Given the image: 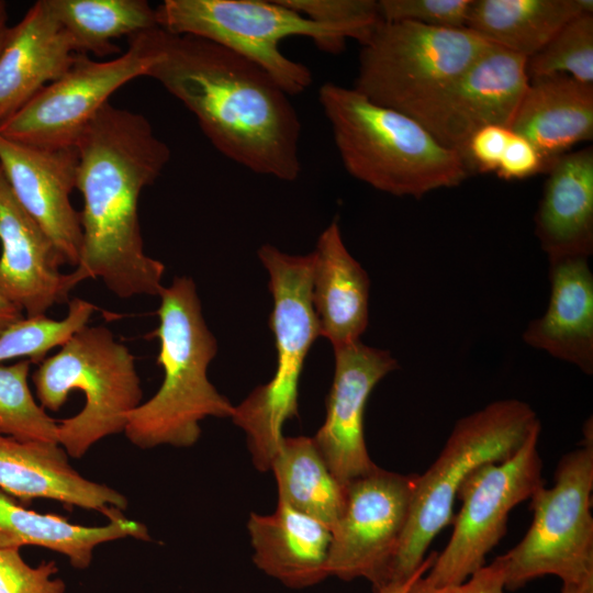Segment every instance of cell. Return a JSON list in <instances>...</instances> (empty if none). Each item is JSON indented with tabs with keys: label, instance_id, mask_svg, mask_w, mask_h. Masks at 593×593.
<instances>
[{
	"label": "cell",
	"instance_id": "cell-10",
	"mask_svg": "<svg viewBox=\"0 0 593 593\" xmlns=\"http://www.w3.org/2000/svg\"><path fill=\"white\" fill-rule=\"evenodd\" d=\"M582 446L564 454L551 488L540 486L529 499L533 522L522 540L499 556L505 590L516 591L544 575L562 583L593 579V430L583 428Z\"/></svg>",
	"mask_w": 593,
	"mask_h": 593
},
{
	"label": "cell",
	"instance_id": "cell-12",
	"mask_svg": "<svg viewBox=\"0 0 593 593\" xmlns=\"http://www.w3.org/2000/svg\"><path fill=\"white\" fill-rule=\"evenodd\" d=\"M158 31L155 27L128 37L127 51L109 60L77 54L71 67L32 98L0 134L36 147L76 146L109 98L130 80L147 75L158 56Z\"/></svg>",
	"mask_w": 593,
	"mask_h": 593
},
{
	"label": "cell",
	"instance_id": "cell-1",
	"mask_svg": "<svg viewBox=\"0 0 593 593\" xmlns=\"http://www.w3.org/2000/svg\"><path fill=\"white\" fill-rule=\"evenodd\" d=\"M76 147V189L83 205L75 272L81 281L101 279L122 299L159 296L165 266L144 251L138 200L168 164L169 147L145 116L110 102L93 116Z\"/></svg>",
	"mask_w": 593,
	"mask_h": 593
},
{
	"label": "cell",
	"instance_id": "cell-4",
	"mask_svg": "<svg viewBox=\"0 0 593 593\" xmlns=\"http://www.w3.org/2000/svg\"><path fill=\"white\" fill-rule=\"evenodd\" d=\"M318 100L344 167L370 187L419 199L467 179L461 155L413 118L334 82L321 86Z\"/></svg>",
	"mask_w": 593,
	"mask_h": 593
},
{
	"label": "cell",
	"instance_id": "cell-36",
	"mask_svg": "<svg viewBox=\"0 0 593 593\" xmlns=\"http://www.w3.org/2000/svg\"><path fill=\"white\" fill-rule=\"evenodd\" d=\"M424 575L417 577L405 593H505L504 569L499 557L459 584L434 585Z\"/></svg>",
	"mask_w": 593,
	"mask_h": 593
},
{
	"label": "cell",
	"instance_id": "cell-32",
	"mask_svg": "<svg viewBox=\"0 0 593 593\" xmlns=\"http://www.w3.org/2000/svg\"><path fill=\"white\" fill-rule=\"evenodd\" d=\"M284 5L320 24L342 31L362 44L382 21L374 0H280Z\"/></svg>",
	"mask_w": 593,
	"mask_h": 593
},
{
	"label": "cell",
	"instance_id": "cell-5",
	"mask_svg": "<svg viewBox=\"0 0 593 593\" xmlns=\"http://www.w3.org/2000/svg\"><path fill=\"white\" fill-rule=\"evenodd\" d=\"M541 426L533 407L497 400L459 418L436 460L417 474L409 519L389 572V583L410 579L434 538L454 521L463 481L479 467L511 457Z\"/></svg>",
	"mask_w": 593,
	"mask_h": 593
},
{
	"label": "cell",
	"instance_id": "cell-37",
	"mask_svg": "<svg viewBox=\"0 0 593 593\" xmlns=\"http://www.w3.org/2000/svg\"><path fill=\"white\" fill-rule=\"evenodd\" d=\"M546 169L540 153L526 138L512 132L495 172L505 180H521Z\"/></svg>",
	"mask_w": 593,
	"mask_h": 593
},
{
	"label": "cell",
	"instance_id": "cell-41",
	"mask_svg": "<svg viewBox=\"0 0 593 593\" xmlns=\"http://www.w3.org/2000/svg\"><path fill=\"white\" fill-rule=\"evenodd\" d=\"M9 30L7 3L0 0V52L5 43Z\"/></svg>",
	"mask_w": 593,
	"mask_h": 593
},
{
	"label": "cell",
	"instance_id": "cell-29",
	"mask_svg": "<svg viewBox=\"0 0 593 593\" xmlns=\"http://www.w3.org/2000/svg\"><path fill=\"white\" fill-rule=\"evenodd\" d=\"M97 306L83 299L68 301V313L61 320L45 314L24 316L0 335V363L14 358L40 363L49 350L65 345L86 327Z\"/></svg>",
	"mask_w": 593,
	"mask_h": 593
},
{
	"label": "cell",
	"instance_id": "cell-26",
	"mask_svg": "<svg viewBox=\"0 0 593 593\" xmlns=\"http://www.w3.org/2000/svg\"><path fill=\"white\" fill-rule=\"evenodd\" d=\"M586 12L593 13L592 0H472L466 27L528 59Z\"/></svg>",
	"mask_w": 593,
	"mask_h": 593
},
{
	"label": "cell",
	"instance_id": "cell-15",
	"mask_svg": "<svg viewBox=\"0 0 593 593\" xmlns=\"http://www.w3.org/2000/svg\"><path fill=\"white\" fill-rule=\"evenodd\" d=\"M334 354L326 417L312 439L332 473L347 484L378 467L365 440V409L374 387L398 368V361L388 350L360 340L334 348Z\"/></svg>",
	"mask_w": 593,
	"mask_h": 593
},
{
	"label": "cell",
	"instance_id": "cell-17",
	"mask_svg": "<svg viewBox=\"0 0 593 593\" xmlns=\"http://www.w3.org/2000/svg\"><path fill=\"white\" fill-rule=\"evenodd\" d=\"M0 293L26 316H36L68 302L81 282L63 273L64 259L53 242L13 194L0 166Z\"/></svg>",
	"mask_w": 593,
	"mask_h": 593
},
{
	"label": "cell",
	"instance_id": "cell-2",
	"mask_svg": "<svg viewBox=\"0 0 593 593\" xmlns=\"http://www.w3.org/2000/svg\"><path fill=\"white\" fill-rule=\"evenodd\" d=\"M147 77L197 119L212 145L253 172L283 181L301 172V123L289 94L259 66L211 41L159 27Z\"/></svg>",
	"mask_w": 593,
	"mask_h": 593
},
{
	"label": "cell",
	"instance_id": "cell-14",
	"mask_svg": "<svg viewBox=\"0 0 593 593\" xmlns=\"http://www.w3.org/2000/svg\"><path fill=\"white\" fill-rule=\"evenodd\" d=\"M526 63L523 56L490 44L416 121L461 155L477 130L510 128L529 83Z\"/></svg>",
	"mask_w": 593,
	"mask_h": 593
},
{
	"label": "cell",
	"instance_id": "cell-19",
	"mask_svg": "<svg viewBox=\"0 0 593 593\" xmlns=\"http://www.w3.org/2000/svg\"><path fill=\"white\" fill-rule=\"evenodd\" d=\"M71 40L47 0L36 1L10 27L0 52V128L74 64Z\"/></svg>",
	"mask_w": 593,
	"mask_h": 593
},
{
	"label": "cell",
	"instance_id": "cell-22",
	"mask_svg": "<svg viewBox=\"0 0 593 593\" xmlns=\"http://www.w3.org/2000/svg\"><path fill=\"white\" fill-rule=\"evenodd\" d=\"M254 563L290 589L313 586L327 577L332 529L278 501L273 513H251L247 523Z\"/></svg>",
	"mask_w": 593,
	"mask_h": 593
},
{
	"label": "cell",
	"instance_id": "cell-23",
	"mask_svg": "<svg viewBox=\"0 0 593 593\" xmlns=\"http://www.w3.org/2000/svg\"><path fill=\"white\" fill-rule=\"evenodd\" d=\"M312 256L311 300L318 334L333 349L360 340L369 321L370 280L332 222Z\"/></svg>",
	"mask_w": 593,
	"mask_h": 593
},
{
	"label": "cell",
	"instance_id": "cell-20",
	"mask_svg": "<svg viewBox=\"0 0 593 593\" xmlns=\"http://www.w3.org/2000/svg\"><path fill=\"white\" fill-rule=\"evenodd\" d=\"M535 235L549 264L593 253V148L568 152L546 169Z\"/></svg>",
	"mask_w": 593,
	"mask_h": 593
},
{
	"label": "cell",
	"instance_id": "cell-27",
	"mask_svg": "<svg viewBox=\"0 0 593 593\" xmlns=\"http://www.w3.org/2000/svg\"><path fill=\"white\" fill-rule=\"evenodd\" d=\"M270 470L278 501L334 526L345 507L346 484L332 473L311 437H283Z\"/></svg>",
	"mask_w": 593,
	"mask_h": 593
},
{
	"label": "cell",
	"instance_id": "cell-18",
	"mask_svg": "<svg viewBox=\"0 0 593 593\" xmlns=\"http://www.w3.org/2000/svg\"><path fill=\"white\" fill-rule=\"evenodd\" d=\"M58 443L22 440L0 433V491L24 503L35 499L94 510L110 519L122 515L127 499L83 478Z\"/></svg>",
	"mask_w": 593,
	"mask_h": 593
},
{
	"label": "cell",
	"instance_id": "cell-6",
	"mask_svg": "<svg viewBox=\"0 0 593 593\" xmlns=\"http://www.w3.org/2000/svg\"><path fill=\"white\" fill-rule=\"evenodd\" d=\"M32 381L41 406L52 412L60 410L72 390L83 393L82 410L57 426V443L74 458L124 432L127 414L143 396L134 355L105 326L80 329L38 363Z\"/></svg>",
	"mask_w": 593,
	"mask_h": 593
},
{
	"label": "cell",
	"instance_id": "cell-38",
	"mask_svg": "<svg viewBox=\"0 0 593 593\" xmlns=\"http://www.w3.org/2000/svg\"><path fill=\"white\" fill-rule=\"evenodd\" d=\"M436 556H437L436 551H433L430 555H428L423 560L418 570L410 579L405 581L391 582L387 584L385 586H383L382 589H380L379 591H377L376 593H405L417 577L425 574L429 570Z\"/></svg>",
	"mask_w": 593,
	"mask_h": 593
},
{
	"label": "cell",
	"instance_id": "cell-24",
	"mask_svg": "<svg viewBox=\"0 0 593 593\" xmlns=\"http://www.w3.org/2000/svg\"><path fill=\"white\" fill-rule=\"evenodd\" d=\"M510 130L549 164L593 138V86L556 74L529 79Z\"/></svg>",
	"mask_w": 593,
	"mask_h": 593
},
{
	"label": "cell",
	"instance_id": "cell-7",
	"mask_svg": "<svg viewBox=\"0 0 593 593\" xmlns=\"http://www.w3.org/2000/svg\"><path fill=\"white\" fill-rule=\"evenodd\" d=\"M258 256L269 273L273 298L269 326L275 335L277 367L269 382L234 406L231 418L246 433L254 466L266 472L284 437L283 424L298 416L300 376L320 334L311 300V254L292 256L264 245Z\"/></svg>",
	"mask_w": 593,
	"mask_h": 593
},
{
	"label": "cell",
	"instance_id": "cell-33",
	"mask_svg": "<svg viewBox=\"0 0 593 593\" xmlns=\"http://www.w3.org/2000/svg\"><path fill=\"white\" fill-rule=\"evenodd\" d=\"M472 0H381L380 15L387 22H413L443 29L466 27Z\"/></svg>",
	"mask_w": 593,
	"mask_h": 593
},
{
	"label": "cell",
	"instance_id": "cell-39",
	"mask_svg": "<svg viewBox=\"0 0 593 593\" xmlns=\"http://www.w3.org/2000/svg\"><path fill=\"white\" fill-rule=\"evenodd\" d=\"M22 317L23 312L0 293V335Z\"/></svg>",
	"mask_w": 593,
	"mask_h": 593
},
{
	"label": "cell",
	"instance_id": "cell-30",
	"mask_svg": "<svg viewBox=\"0 0 593 593\" xmlns=\"http://www.w3.org/2000/svg\"><path fill=\"white\" fill-rule=\"evenodd\" d=\"M32 362L0 363V433L22 440L57 443L58 421L34 399L29 383Z\"/></svg>",
	"mask_w": 593,
	"mask_h": 593
},
{
	"label": "cell",
	"instance_id": "cell-25",
	"mask_svg": "<svg viewBox=\"0 0 593 593\" xmlns=\"http://www.w3.org/2000/svg\"><path fill=\"white\" fill-rule=\"evenodd\" d=\"M125 537L148 540L149 534L144 524L123 515L103 526L72 524L59 515L27 510L0 491V548L43 547L67 557L74 568L85 570L99 545Z\"/></svg>",
	"mask_w": 593,
	"mask_h": 593
},
{
	"label": "cell",
	"instance_id": "cell-31",
	"mask_svg": "<svg viewBox=\"0 0 593 593\" xmlns=\"http://www.w3.org/2000/svg\"><path fill=\"white\" fill-rule=\"evenodd\" d=\"M526 69L529 79L563 74L593 86V13H581L568 21L527 59Z\"/></svg>",
	"mask_w": 593,
	"mask_h": 593
},
{
	"label": "cell",
	"instance_id": "cell-34",
	"mask_svg": "<svg viewBox=\"0 0 593 593\" xmlns=\"http://www.w3.org/2000/svg\"><path fill=\"white\" fill-rule=\"evenodd\" d=\"M57 572L55 561L31 567L19 548H0V593H65V582L54 578Z\"/></svg>",
	"mask_w": 593,
	"mask_h": 593
},
{
	"label": "cell",
	"instance_id": "cell-11",
	"mask_svg": "<svg viewBox=\"0 0 593 593\" xmlns=\"http://www.w3.org/2000/svg\"><path fill=\"white\" fill-rule=\"evenodd\" d=\"M540 429L535 428L511 457L479 467L463 481L450 539L424 575L428 583L459 584L484 567L488 555L506 534L511 511L545 485Z\"/></svg>",
	"mask_w": 593,
	"mask_h": 593
},
{
	"label": "cell",
	"instance_id": "cell-9",
	"mask_svg": "<svg viewBox=\"0 0 593 593\" xmlns=\"http://www.w3.org/2000/svg\"><path fill=\"white\" fill-rule=\"evenodd\" d=\"M490 44L467 27L381 21L360 44L354 89L416 120Z\"/></svg>",
	"mask_w": 593,
	"mask_h": 593
},
{
	"label": "cell",
	"instance_id": "cell-13",
	"mask_svg": "<svg viewBox=\"0 0 593 593\" xmlns=\"http://www.w3.org/2000/svg\"><path fill=\"white\" fill-rule=\"evenodd\" d=\"M416 475L377 467L346 484L344 511L331 528L329 577L343 581L366 579L374 593L389 584Z\"/></svg>",
	"mask_w": 593,
	"mask_h": 593
},
{
	"label": "cell",
	"instance_id": "cell-21",
	"mask_svg": "<svg viewBox=\"0 0 593 593\" xmlns=\"http://www.w3.org/2000/svg\"><path fill=\"white\" fill-rule=\"evenodd\" d=\"M550 298L530 321L523 340L553 358L593 374V273L588 258L549 264Z\"/></svg>",
	"mask_w": 593,
	"mask_h": 593
},
{
	"label": "cell",
	"instance_id": "cell-3",
	"mask_svg": "<svg viewBox=\"0 0 593 593\" xmlns=\"http://www.w3.org/2000/svg\"><path fill=\"white\" fill-rule=\"evenodd\" d=\"M159 298V324L150 336L159 342L157 363L164 379L149 400L127 414L124 433L142 449L191 447L200 438L201 421L231 417L234 406L208 378L217 343L203 318L193 280L176 277Z\"/></svg>",
	"mask_w": 593,
	"mask_h": 593
},
{
	"label": "cell",
	"instance_id": "cell-16",
	"mask_svg": "<svg viewBox=\"0 0 593 593\" xmlns=\"http://www.w3.org/2000/svg\"><path fill=\"white\" fill-rule=\"evenodd\" d=\"M76 146L44 148L0 134V166L19 203L53 242L65 264L79 262L80 213L70 202L78 170Z\"/></svg>",
	"mask_w": 593,
	"mask_h": 593
},
{
	"label": "cell",
	"instance_id": "cell-28",
	"mask_svg": "<svg viewBox=\"0 0 593 593\" xmlns=\"http://www.w3.org/2000/svg\"><path fill=\"white\" fill-rule=\"evenodd\" d=\"M76 54L98 57L121 52L114 40L159 27L145 0H47Z\"/></svg>",
	"mask_w": 593,
	"mask_h": 593
},
{
	"label": "cell",
	"instance_id": "cell-40",
	"mask_svg": "<svg viewBox=\"0 0 593 593\" xmlns=\"http://www.w3.org/2000/svg\"><path fill=\"white\" fill-rule=\"evenodd\" d=\"M560 593H593V579L581 583H562Z\"/></svg>",
	"mask_w": 593,
	"mask_h": 593
},
{
	"label": "cell",
	"instance_id": "cell-8",
	"mask_svg": "<svg viewBox=\"0 0 593 593\" xmlns=\"http://www.w3.org/2000/svg\"><path fill=\"white\" fill-rule=\"evenodd\" d=\"M158 26L176 35H192L219 44L264 69L289 96L312 82L310 69L287 57L280 43L310 37L327 53L345 48L348 37L316 23L280 0H165L156 9Z\"/></svg>",
	"mask_w": 593,
	"mask_h": 593
},
{
	"label": "cell",
	"instance_id": "cell-35",
	"mask_svg": "<svg viewBox=\"0 0 593 593\" xmlns=\"http://www.w3.org/2000/svg\"><path fill=\"white\" fill-rule=\"evenodd\" d=\"M512 131L501 125L477 130L468 139L461 154L468 170L495 172Z\"/></svg>",
	"mask_w": 593,
	"mask_h": 593
}]
</instances>
